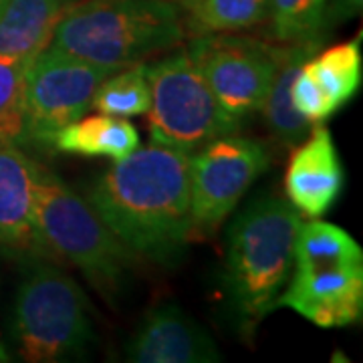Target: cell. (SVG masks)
Wrapping results in <instances>:
<instances>
[{
    "label": "cell",
    "mask_w": 363,
    "mask_h": 363,
    "mask_svg": "<svg viewBox=\"0 0 363 363\" xmlns=\"http://www.w3.org/2000/svg\"><path fill=\"white\" fill-rule=\"evenodd\" d=\"M51 147L63 154L105 156L117 162L140 147V133L123 117H79L52 135Z\"/></svg>",
    "instance_id": "2e32d148"
},
{
    "label": "cell",
    "mask_w": 363,
    "mask_h": 363,
    "mask_svg": "<svg viewBox=\"0 0 363 363\" xmlns=\"http://www.w3.org/2000/svg\"><path fill=\"white\" fill-rule=\"evenodd\" d=\"M71 2L75 0H4L0 6V55L30 63L49 45Z\"/></svg>",
    "instance_id": "9a60e30c"
},
{
    "label": "cell",
    "mask_w": 363,
    "mask_h": 363,
    "mask_svg": "<svg viewBox=\"0 0 363 363\" xmlns=\"http://www.w3.org/2000/svg\"><path fill=\"white\" fill-rule=\"evenodd\" d=\"M180 6L184 28L196 37L247 30L269 18V0H190Z\"/></svg>",
    "instance_id": "e0dca14e"
},
{
    "label": "cell",
    "mask_w": 363,
    "mask_h": 363,
    "mask_svg": "<svg viewBox=\"0 0 363 363\" xmlns=\"http://www.w3.org/2000/svg\"><path fill=\"white\" fill-rule=\"evenodd\" d=\"M186 52L228 116L242 123L262 109L274 77L279 47L252 37L216 33L194 37Z\"/></svg>",
    "instance_id": "ba28073f"
},
{
    "label": "cell",
    "mask_w": 363,
    "mask_h": 363,
    "mask_svg": "<svg viewBox=\"0 0 363 363\" xmlns=\"http://www.w3.org/2000/svg\"><path fill=\"white\" fill-rule=\"evenodd\" d=\"M9 357H6V353H4V350L0 347V362H6Z\"/></svg>",
    "instance_id": "d4e9b609"
},
{
    "label": "cell",
    "mask_w": 363,
    "mask_h": 363,
    "mask_svg": "<svg viewBox=\"0 0 363 363\" xmlns=\"http://www.w3.org/2000/svg\"><path fill=\"white\" fill-rule=\"evenodd\" d=\"M190 156L160 143L117 160L93 184L87 202L135 257L174 267L194 233Z\"/></svg>",
    "instance_id": "6da1fadb"
},
{
    "label": "cell",
    "mask_w": 363,
    "mask_h": 363,
    "mask_svg": "<svg viewBox=\"0 0 363 363\" xmlns=\"http://www.w3.org/2000/svg\"><path fill=\"white\" fill-rule=\"evenodd\" d=\"M325 2L327 0H269L271 35L283 45L327 39Z\"/></svg>",
    "instance_id": "44dd1931"
},
{
    "label": "cell",
    "mask_w": 363,
    "mask_h": 363,
    "mask_svg": "<svg viewBox=\"0 0 363 363\" xmlns=\"http://www.w3.org/2000/svg\"><path fill=\"white\" fill-rule=\"evenodd\" d=\"M150 138L172 150L194 154L206 143L240 130L186 51L147 67Z\"/></svg>",
    "instance_id": "8992f818"
},
{
    "label": "cell",
    "mask_w": 363,
    "mask_h": 363,
    "mask_svg": "<svg viewBox=\"0 0 363 363\" xmlns=\"http://www.w3.org/2000/svg\"><path fill=\"white\" fill-rule=\"evenodd\" d=\"M35 224L49 259L73 264L109 305H116L125 293L135 255L105 226L87 200L43 166L37 180Z\"/></svg>",
    "instance_id": "277c9868"
},
{
    "label": "cell",
    "mask_w": 363,
    "mask_h": 363,
    "mask_svg": "<svg viewBox=\"0 0 363 363\" xmlns=\"http://www.w3.org/2000/svg\"><path fill=\"white\" fill-rule=\"evenodd\" d=\"M325 39L305 40V43H289L279 47L277 52V69L272 77L271 89L267 101L262 105V116L277 142L283 145H297L311 131V123L298 113L291 104V83L297 75L301 65L311 59L321 49Z\"/></svg>",
    "instance_id": "5bb4252c"
},
{
    "label": "cell",
    "mask_w": 363,
    "mask_h": 363,
    "mask_svg": "<svg viewBox=\"0 0 363 363\" xmlns=\"http://www.w3.org/2000/svg\"><path fill=\"white\" fill-rule=\"evenodd\" d=\"M39 164L14 143H0V248L23 259H49L35 224Z\"/></svg>",
    "instance_id": "7c38bea8"
},
{
    "label": "cell",
    "mask_w": 363,
    "mask_h": 363,
    "mask_svg": "<svg viewBox=\"0 0 363 363\" xmlns=\"http://www.w3.org/2000/svg\"><path fill=\"white\" fill-rule=\"evenodd\" d=\"M178 4H184V2H190V0H176Z\"/></svg>",
    "instance_id": "484cf974"
},
{
    "label": "cell",
    "mask_w": 363,
    "mask_h": 363,
    "mask_svg": "<svg viewBox=\"0 0 363 363\" xmlns=\"http://www.w3.org/2000/svg\"><path fill=\"white\" fill-rule=\"evenodd\" d=\"M28 61L0 55V143H25V75Z\"/></svg>",
    "instance_id": "7402d4cb"
},
{
    "label": "cell",
    "mask_w": 363,
    "mask_h": 363,
    "mask_svg": "<svg viewBox=\"0 0 363 363\" xmlns=\"http://www.w3.org/2000/svg\"><path fill=\"white\" fill-rule=\"evenodd\" d=\"M291 309L323 329L359 321L363 309V262L295 269L274 309Z\"/></svg>",
    "instance_id": "30bf717a"
},
{
    "label": "cell",
    "mask_w": 363,
    "mask_h": 363,
    "mask_svg": "<svg viewBox=\"0 0 363 363\" xmlns=\"http://www.w3.org/2000/svg\"><path fill=\"white\" fill-rule=\"evenodd\" d=\"M2 4H4V0H0V6H2Z\"/></svg>",
    "instance_id": "4316f807"
},
{
    "label": "cell",
    "mask_w": 363,
    "mask_h": 363,
    "mask_svg": "<svg viewBox=\"0 0 363 363\" xmlns=\"http://www.w3.org/2000/svg\"><path fill=\"white\" fill-rule=\"evenodd\" d=\"M301 214L279 196L250 202L230 224L224 260V289L240 337H255L262 319L295 267Z\"/></svg>",
    "instance_id": "7a4b0ae2"
},
{
    "label": "cell",
    "mask_w": 363,
    "mask_h": 363,
    "mask_svg": "<svg viewBox=\"0 0 363 363\" xmlns=\"http://www.w3.org/2000/svg\"><path fill=\"white\" fill-rule=\"evenodd\" d=\"M343 182L345 174L333 135L317 123L291 154L285 174L286 202L301 216L321 218L337 202Z\"/></svg>",
    "instance_id": "4fadbf2b"
},
{
    "label": "cell",
    "mask_w": 363,
    "mask_h": 363,
    "mask_svg": "<svg viewBox=\"0 0 363 363\" xmlns=\"http://www.w3.org/2000/svg\"><path fill=\"white\" fill-rule=\"evenodd\" d=\"M363 0H327L325 2L323 26L327 33H331L335 26L347 23L362 13Z\"/></svg>",
    "instance_id": "cb8c5ba5"
},
{
    "label": "cell",
    "mask_w": 363,
    "mask_h": 363,
    "mask_svg": "<svg viewBox=\"0 0 363 363\" xmlns=\"http://www.w3.org/2000/svg\"><path fill=\"white\" fill-rule=\"evenodd\" d=\"M271 164L259 140L224 135L190 156V212L194 230L212 233Z\"/></svg>",
    "instance_id": "9c48e42d"
},
{
    "label": "cell",
    "mask_w": 363,
    "mask_h": 363,
    "mask_svg": "<svg viewBox=\"0 0 363 363\" xmlns=\"http://www.w3.org/2000/svg\"><path fill=\"white\" fill-rule=\"evenodd\" d=\"M113 69L45 47L26 67L25 143L51 147L52 135L91 109L97 87Z\"/></svg>",
    "instance_id": "52a82bcc"
},
{
    "label": "cell",
    "mask_w": 363,
    "mask_h": 363,
    "mask_svg": "<svg viewBox=\"0 0 363 363\" xmlns=\"http://www.w3.org/2000/svg\"><path fill=\"white\" fill-rule=\"evenodd\" d=\"M184 33L176 0H81L67 6L49 47L119 71L176 47Z\"/></svg>",
    "instance_id": "3957f363"
},
{
    "label": "cell",
    "mask_w": 363,
    "mask_h": 363,
    "mask_svg": "<svg viewBox=\"0 0 363 363\" xmlns=\"http://www.w3.org/2000/svg\"><path fill=\"white\" fill-rule=\"evenodd\" d=\"M133 363H214L220 351L206 329L178 305L164 303L143 317L125 347Z\"/></svg>",
    "instance_id": "8fae6325"
},
{
    "label": "cell",
    "mask_w": 363,
    "mask_h": 363,
    "mask_svg": "<svg viewBox=\"0 0 363 363\" xmlns=\"http://www.w3.org/2000/svg\"><path fill=\"white\" fill-rule=\"evenodd\" d=\"M307 61L301 65L291 83V104L311 125H317L333 116L339 107L329 99V95L319 85V81L311 73Z\"/></svg>",
    "instance_id": "603a6c76"
},
{
    "label": "cell",
    "mask_w": 363,
    "mask_h": 363,
    "mask_svg": "<svg viewBox=\"0 0 363 363\" xmlns=\"http://www.w3.org/2000/svg\"><path fill=\"white\" fill-rule=\"evenodd\" d=\"M355 262H363V250L350 233L317 218L301 222L295 238V269Z\"/></svg>",
    "instance_id": "ac0fdd59"
},
{
    "label": "cell",
    "mask_w": 363,
    "mask_h": 363,
    "mask_svg": "<svg viewBox=\"0 0 363 363\" xmlns=\"http://www.w3.org/2000/svg\"><path fill=\"white\" fill-rule=\"evenodd\" d=\"M14 341L23 359H81L95 343L91 303L77 281L49 262H35L14 298Z\"/></svg>",
    "instance_id": "5b68a950"
},
{
    "label": "cell",
    "mask_w": 363,
    "mask_h": 363,
    "mask_svg": "<svg viewBox=\"0 0 363 363\" xmlns=\"http://www.w3.org/2000/svg\"><path fill=\"white\" fill-rule=\"evenodd\" d=\"M99 113L113 117H138L150 109V83L147 67L143 63L119 69L111 73L97 87L93 95V104Z\"/></svg>",
    "instance_id": "ffe728a7"
},
{
    "label": "cell",
    "mask_w": 363,
    "mask_h": 363,
    "mask_svg": "<svg viewBox=\"0 0 363 363\" xmlns=\"http://www.w3.org/2000/svg\"><path fill=\"white\" fill-rule=\"evenodd\" d=\"M359 43L362 37L341 43L319 55H313L307 61L315 79L339 109L351 101L362 87L363 61Z\"/></svg>",
    "instance_id": "d6986e66"
}]
</instances>
